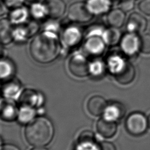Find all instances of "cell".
<instances>
[{
  "mask_svg": "<svg viewBox=\"0 0 150 150\" xmlns=\"http://www.w3.org/2000/svg\"><path fill=\"white\" fill-rule=\"evenodd\" d=\"M13 39L18 42H23L29 37L28 32L26 27H18L13 30Z\"/></svg>",
  "mask_w": 150,
  "mask_h": 150,
  "instance_id": "4316f807",
  "label": "cell"
},
{
  "mask_svg": "<svg viewBox=\"0 0 150 150\" xmlns=\"http://www.w3.org/2000/svg\"><path fill=\"white\" fill-rule=\"evenodd\" d=\"M53 127L46 118L39 117L29 123L25 130L27 142L34 146L47 145L53 137Z\"/></svg>",
  "mask_w": 150,
  "mask_h": 150,
  "instance_id": "7a4b0ae2",
  "label": "cell"
},
{
  "mask_svg": "<svg viewBox=\"0 0 150 150\" xmlns=\"http://www.w3.org/2000/svg\"><path fill=\"white\" fill-rule=\"evenodd\" d=\"M89 64L86 57L80 53H75L70 57L68 68L72 75L76 77H84L90 74Z\"/></svg>",
  "mask_w": 150,
  "mask_h": 150,
  "instance_id": "3957f363",
  "label": "cell"
},
{
  "mask_svg": "<svg viewBox=\"0 0 150 150\" xmlns=\"http://www.w3.org/2000/svg\"><path fill=\"white\" fill-rule=\"evenodd\" d=\"M122 51L128 56L135 54L139 50V38L137 33L128 32L122 36L120 41Z\"/></svg>",
  "mask_w": 150,
  "mask_h": 150,
  "instance_id": "8992f818",
  "label": "cell"
},
{
  "mask_svg": "<svg viewBox=\"0 0 150 150\" xmlns=\"http://www.w3.org/2000/svg\"><path fill=\"white\" fill-rule=\"evenodd\" d=\"M28 12L25 7H19L13 9L9 14V21L14 24H21L28 18Z\"/></svg>",
  "mask_w": 150,
  "mask_h": 150,
  "instance_id": "603a6c76",
  "label": "cell"
},
{
  "mask_svg": "<svg viewBox=\"0 0 150 150\" xmlns=\"http://www.w3.org/2000/svg\"><path fill=\"white\" fill-rule=\"evenodd\" d=\"M2 94L4 97L9 101L18 100L22 93L21 86L17 80H12L7 83L2 88Z\"/></svg>",
  "mask_w": 150,
  "mask_h": 150,
  "instance_id": "9a60e30c",
  "label": "cell"
},
{
  "mask_svg": "<svg viewBox=\"0 0 150 150\" xmlns=\"http://www.w3.org/2000/svg\"><path fill=\"white\" fill-rule=\"evenodd\" d=\"M0 52H1V48H0Z\"/></svg>",
  "mask_w": 150,
  "mask_h": 150,
  "instance_id": "bcb514c9",
  "label": "cell"
},
{
  "mask_svg": "<svg viewBox=\"0 0 150 150\" xmlns=\"http://www.w3.org/2000/svg\"><path fill=\"white\" fill-rule=\"evenodd\" d=\"M139 50L144 54H150V33L144 34L139 38Z\"/></svg>",
  "mask_w": 150,
  "mask_h": 150,
  "instance_id": "f1b7e54d",
  "label": "cell"
},
{
  "mask_svg": "<svg viewBox=\"0 0 150 150\" xmlns=\"http://www.w3.org/2000/svg\"><path fill=\"white\" fill-rule=\"evenodd\" d=\"M30 12L33 17L38 19H42L46 15H47L45 5H43L40 2H35L32 5Z\"/></svg>",
  "mask_w": 150,
  "mask_h": 150,
  "instance_id": "484cf974",
  "label": "cell"
},
{
  "mask_svg": "<svg viewBox=\"0 0 150 150\" xmlns=\"http://www.w3.org/2000/svg\"><path fill=\"white\" fill-rule=\"evenodd\" d=\"M115 80L122 85L131 83L135 77V69L129 62L126 61L122 67L114 74Z\"/></svg>",
  "mask_w": 150,
  "mask_h": 150,
  "instance_id": "ba28073f",
  "label": "cell"
},
{
  "mask_svg": "<svg viewBox=\"0 0 150 150\" xmlns=\"http://www.w3.org/2000/svg\"><path fill=\"white\" fill-rule=\"evenodd\" d=\"M3 102H4V101L0 98V108H1V107H2V104H3Z\"/></svg>",
  "mask_w": 150,
  "mask_h": 150,
  "instance_id": "ee69618b",
  "label": "cell"
},
{
  "mask_svg": "<svg viewBox=\"0 0 150 150\" xmlns=\"http://www.w3.org/2000/svg\"><path fill=\"white\" fill-rule=\"evenodd\" d=\"M102 38L105 44L110 46H114L118 44L121 39V32L117 28L111 27L105 29Z\"/></svg>",
  "mask_w": 150,
  "mask_h": 150,
  "instance_id": "7402d4cb",
  "label": "cell"
},
{
  "mask_svg": "<svg viewBox=\"0 0 150 150\" xmlns=\"http://www.w3.org/2000/svg\"><path fill=\"white\" fill-rule=\"evenodd\" d=\"M124 113V107L121 104L118 103H112L107 105L103 114L104 117L115 121L123 117Z\"/></svg>",
  "mask_w": 150,
  "mask_h": 150,
  "instance_id": "ffe728a7",
  "label": "cell"
},
{
  "mask_svg": "<svg viewBox=\"0 0 150 150\" xmlns=\"http://www.w3.org/2000/svg\"><path fill=\"white\" fill-rule=\"evenodd\" d=\"M36 114V111L33 107L27 105H22L18 110L17 119L22 124H28L35 119Z\"/></svg>",
  "mask_w": 150,
  "mask_h": 150,
  "instance_id": "44dd1931",
  "label": "cell"
},
{
  "mask_svg": "<svg viewBox=\"0 0 150 150\" xmlns=\"http://www.w3.org/2000/svg\"><path fill=\"white\" fill-rule=\"evenodd\" d=\"M5 7H6L5 5V4L1 2L0 1V16H1L2 15H3L5 12H6V9Z\"/></svg>",
  "mask_w": 150,
  "mask_h": 150,
  "instance_id": "f35d334b",
  "label": "cell"
},
{
  "mask_svg": "<svg viewBox=\"0 0 150 150\" xmlns=\"http://www.w3.org/2000/svg\"><path fill=\"white\" fill-rule=\"evenodd\" d=\"M3 146V145H2V139H1L0 138V150H1Z\"/></svg>",
  "mask_w": 150,
  "mask_h": 150,
  "instance_id": "7bdbcfd3",
  "label": "cell"
},
{
  "mask_svg": "<svg viewBox=\"0 0 150 150\" xmlns=\"http://www.w3.org/2000/svg\"><path fill=\"white\" fill-rule=\"evenodd\" d=\"M60 47L56 34L43 31L36 36L29 46L32 59L41 64H47L54 60L60 53Z\"/></svg>",
  "mask_w": 150,
  "mask_h": 150,
  "instance_id": "6da1fadb",
  "label": "cell"
},
{
  "mask_svg": "<svg viewBox=\"0 0 150 150\" xmlns=\"http://www.w3.org/2000/svg\"><path fill=\"white\" fill-rule=\"evenodd\" d=\"M134 0H121L120 2V8L124 12L130 11L134 8Z\"/></svg>",
  "mask_w": 150,
  "mask_h": 150,
  "instance_id": "836d02e7",
  "label": "cell"
},
{
  "mask_svg": "<svg viewBox=\"0 0 150 150\" xmlns=\"http://www.w3.org/2000/svg\"><path fill=\"white\" fill-rule=\"evenodd\" d=\"M82 33L76 26H70L66 28L62 34V40L64 45L67 47L76 46L81 40Z\"/></svg>",
  "mask_w": 150,
  "mask_h": 150,
  "instance_id": "7c38bea8",
  "label": "cell"
},
{
  "mask_svg": "<svg viewBox=\"0 0 150 150\" xmlns=\"http://www.w3.org/2000/svg\"><path fill=\"white\" fill-rule=\"evenodd\" d=\"M104 71V64L100 60H95L89 64V72L90 74L97 77L101 75Z\"/></svg>",
  "mask_w": 150,
  "mask_h": 150,
  "instance_id": "83f0119b",
  "label": "cell"
},
{
  "mask_svg": "<svg viewBox=\"0 0 150 150\" xmlns=\"http://www.w3.org/2000/svg\"><path fill=\"white\" fill-rule=\"evenodd\" d=\"M11 22L6 18L0 19V44L8 45L13 40Z\"/></svg>",
  "mask_w": 150,
  "mask_h": 150,
  "instance_id": "e0dca14e",
  "label": "cell"
},
{
  "mask_svg": "<svg viewBox=\"0 0 150 150\" xmlns=\"http://www.w3.org/2000/svg\"><path fill=\"white\" fill-rule=\"evenodd\" d=\"M147 121H148V126L150 128V114L147 118Z\"/></svg>",
  "mask_w": 150,
  "mask_h": 150,
  "instance_id": "b9f144b4",
  "label": "cell"
},
{
  "mask_svg": "<svg viewBox=\"0 0 150 150\" xmlns=\"http://www.w3.org/2000/svg\"><path fill=\"white\" fill-rule=\"evenodd\" d=\"M107 105V101L103 97L100 96H94L88 100L87 108L90 114L98 117L104 112Z\"/></svg>",
  "mask_w": 150,
  "mask_h": 150,
  "instance_id": "4fadbf2b",
  "label": "cell"
},
{
  "mask_svg": "<svg viewBox=\"0 0 150 150\" xmlns=\"http://www.w3.org/2000/svg\"><path fill=\"white\" fill-rule=\"evenodd\" d=\"M96 129L101 136L106 138H110L115 134L117 126L115 121L103 117L97 121Z\"/></svg>",
  "mask_w": 150,
  "mask_h": 150,
  "instance_id": "30bf717a",
  "label": "cell"
},
{
  "mask_svg": "<svg viewBox=\"0 0 150 150\" xmlns=\"http://www.w3.org/2000/svg\"><path fill=\"white\" fill-rule=\"evenodd\" d=\"M99 150H116L115 145L110 142L104 141L98 145Z\"/></svg>",
  "mask_w": 150,
  "mask_h": 150,
  "instance_id": "8d00e7d4",
  "label": "cell"
},
{
  "mask_svg": "<svg viewBox=\"0 0 150 150\" xmlns=\"http://www.w3.org/2000/svg\"><path fill=\"white\" fill-rule=\"evenodd\" d=\"M25 27L28 32L29 37H30L32 35H33L34 34H35L36 33V32L38 30L39 28L38 24L35 22H29V23L27 24L26 26H25Z\"/></svg>",
  "mask_w": 150,
  "mask_h": 150,
  "instance_id": "d590c367",
  "label": "cell"
},
{
  "mask_svg": "<svg viewBox=\"0 0 150 150\" xmlns=\"http://www.w3.org/2000/svg\"><path fill=\"white\" fill-rule=\"evenodd\" d=\"M29 1H30V2H32V1H45V0H28Z\"/></svg>",
  "mask_w": 150,
  "mask_h": 150,
  "instance_id": "f6af8a7d",
  "label": "cell"
},
{
  "mask_svg": "<svg viewBox=\"0 0 150 150\" xmlns=\"http://www.w3.org/2000/svg\"><path fill=\"white\" fill-rule=\"evenodd\" d=\"M147 20L138 12L131 13L128 17L127 29L129 32L135 33H143L146 29Z\"/></svg>",
  "mask_w": 150,
  "mask_h": 150,
  "instance_id": "52a82bcc",
  "label": "cell"
},
{
  "mask_svg": "<svg viewBox=\"0 0 150 150\" xmlns=\"http://www.w3.org/2000/svg\"><path fill=\"white\" fill-rule=\"evenodd\" d=\"M18 110L12 101H4L0 108V118L6 121H12L17 118Z\"/></svg>",
  "mask_w": 150,
  "mask_h": 150,
  "instance_id": "ac0fdd59",
  "label": "cell"
},
{
  "mask_svg": "<svg viewBox=\"0 0 150 150\" xmlns=\"http://www.w3.org/2000/svg\"><path fill=\"white\" fill-rule=\"evenodd\" d=\"M36 112H37V114H38L39 115H42L45 112V110L42 107H40L38 108V109L36 111Z\"/></svg>",
  "mask_w": 150,
  "mask_h": 150,
  "instance_id": "ab89813d",
  "label": "cell"
},
{
  "mask_svg": "<svg viewBox=\"0 0 150 150\" xmlns=\"http://www.w3.org/2000/svg\"><path fill=\"white\" fill-rule=\"evenodd\" d=\"M86 4L90 12L96 15L108 12L111 6L110 0H87Z\"/></svg>",
  "mask_w": 150,
  "mask_h": 150,
  "instance_id": "d6986e66",
  "label": "cell"
},
{
  "mask_svg": "<svg viewBox=\"0 0 150 150\" xmlns=\"http://www.w3.org/2000/svg\"><path fill=\"white\" fill-rule=\"evenodd\" d=\"M92 141H95V136L93 132L89 130H86L83 131L80 134L78 138V142Z\"/></svg>",
  "mask_w": 150,
  "mask_h": 150,
  "instance_id": "1f68e13d",
  "label": "cell"
},
{
  "mask_svg": "<svg viewBox=\"0 0 150 150\" xmlns=\"http://www.w3.org/2000/svg\"><path fill=\"white\" fill-rule=\"evenodd\" d=\"M68 18L71 21L77 23H87L93 18L87 4L82 2H76L71 4L68 10Z\"/></svg>",
  "mask_w": 150,
  "mask_h": 150,
  "instance_id": "5b68a950",
  "label": "cell"
},
{
  "mask_svg": "<svg viewBox=\"0 0 150 150\" xmlns=\"http://www.w3.org/2000/svg\"><path fill=\"white\" fill-rule=\"evenodd\" d=\"M105 43L102 36L93 35L87 36L85 42L84 48L91 55H100L104 51Z\"/></svg>",
  "mask_w": 150,
  "mask_h": 150,
  "instance_id": "9c48e42d",
  "label": "cell"
},
{
  "mask_svg": "<svg viewBox=\"0 0 150 150\" xmlns=\"http://www.w3.org/2000/svg\"><path fill=\"white\" fill-rule=\"evenodd\" d=\"M31 150H47V149L43 148V146H35L34 148L32 149Z\"/></svg>",
  "mask_w": 150,
  "mask_h": 150,
  "instance_id": "60d3db41",
  "label": "cell"
},
{
  "mask_svg": "<svg viewBox=\"0 0 150 150\" xmlns=\"http://www.w3.org/2000/svg\"><path fill=\"white\" fill-rule=\"evenodd\" d=\"M21 98L23 105H29L33 108L42 107L45 100L42 93L30 89L23 91Z\"/></svg>",
  "mask_w": 150,
  "mask_h": 150,
  "instance_id": "8fae6325",
  "label": "cell"
},
{
  "mask_svg": "<svg viewBox=\"0 0 150 150\" xmlns=\"http://www.w3.org/2000/svg\"><path fill=\"white\" fill-rule=\"evenodd\" d=\"M76 150H99V146L96 144V141H80L78 142Z\"/></svg>",
  "mask_w": 150,
  "mask_h": 150,
  "instance_id": "f546056e",
  "label": "cell"
},
{
  "mask_svg": "<svg viewBox=\"0 0 150 150\" xmlns=\"http://www.w3.org/2000/svg\"><path fill=\"white\" fill-rule=\"evenodd\" d=\"M24 0H4V4L7 8L15 9L21 7Z\"/></svg>",
  "mask_w": 150,
  "mask_h": 150,
  "instance_id": "e575fe53",
  "label": "cell"
},
{
  "mask_svg": "<svg viewBox=\"0 0 150 150\" xmlns=\"http://www.w3.org/2000/svg\"><path fill=\"white\" fill-rule=\"evenodd\" d=\"M45 6L47 16L53 19L61 18L64 14L66 8L63 0H46Z\"/></svg>",
  "mask_w": 150,
  "mask_h": 150,
  "instance_id": "5bb4252c",
  "label": "cell"
},
{
  "mask_svg": "<svg viewBox=\"0 0 150 150\" xmlns=\"http://www.w3.org/2000/svg\"><path fill=\"white\" fill-rule=\"evenodd\" d=\"M125 62L119 56L112 55L107 60V65L110 71L114 74L122 67Z\"/></svg>",
  "mask_w": 150,
  "mask_h": 150,
  "instance_id": "d4e9b609",
  "label": "cell"
},
{
  "mask_svg": "<svg viewBox=\"0 0 150 150\" xmlns=\"http://www.w3.org/2000/svg\"><path fill=\"white\" fill-rule=\"evenodd\" d=\"M107 21L111 27L121 28L125 21V12L121 8H114L110 10L107 16Z\"/></svg>",
  "mask_w": 150,
  "mask_h": 150,
  "instance_id": "2e32d148",
  "label": "cell"
},
{
  "mask_svg": "<svg viewBox=\"0 0 150 150\" xmlns=\"http://www.w3.org/2000/svg\"><path fill=\"white\" fill-rule=\"evenodd\" d=\"M44 29V31L51 32L57 35L59 29V25L57 22L54 21L53 19H52V20L48 21L45 24Z\"/></svg>",
  "mask_w": 150,
  "mask_h": 150,
  "instance_id": "4dcf8cb0",
  "label": "cell"
},
{
  "mask_svg": "<svg viewBox=\"0 0 150 150\" xmlns=\"http://www.w3.org/2000/svg\"><path fill=\"white\" fill-rule=\"evenodd\" d=\"M125 124L127 131L131 135L134 136L143 134L148 127L147 118L143 114L139 112H135L129 114Z\"/></svg>",
  "mask_w": 150,
  "mask_h": 150,
  "instance_id": "277c9868",
  "label": "cell"
},
{
  "mask_svg": "<svg viewBox=\"0 0 150 150\" xmlns=\"http://www.w3.org/2000/svg\"><path fill=\"white\" fill-rule=\"evenodd\" d=\"M14 73V66L12 62L6 59H0V79L11 77Z\"/></svg>",
  "mask_w": 150,
  "mask_h": 150,
  "instance_id": "cb8c5ba5",
  "label": "cell"
},
{
  "mask_svg": "<svg viewBox=\"0 0 150 150\" xmlns=\"http://www.w3.org/2000/svg\"><path fill=\"white\" fill-rule=\"evenodd\" d=\"M138 6L141 12L147 16H150V0H141Z\"/></svg>",
  "mask_w": 150,
  "mask_h": 150,
  "instance_id": "d6a6232c",
  "label": "cell"
},
{
  "mask_svg": "<svg viewBox=\"0 0 150 150\" xmlns=\"http://www.w3.org/2000/svg\"><path fill=\"white\" fill-rule=\"evenodd\" d=\"M1 150H19V149L15 145L12 144H6L3 145Z\"/></svg>",
  "mask_w": 150,
  "mask_h": 150,
  "instance_id": "74e56055",
  "label": "cell"
}]
</instances>
